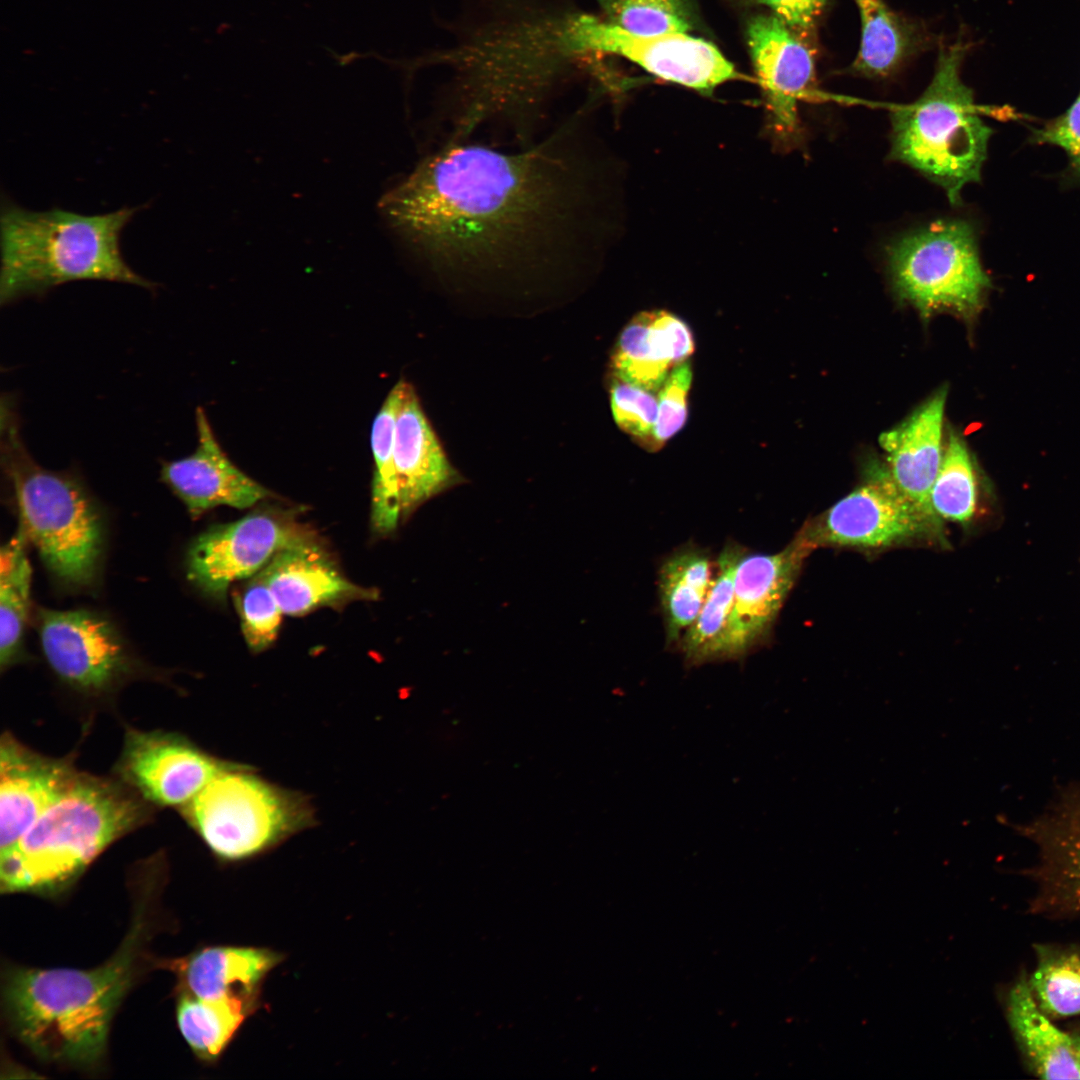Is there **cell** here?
Wrapping results in <instances>:
<instances>
[{"mask_svg": "<svg viewBox=\"0 0 1080 1080\" xmlns=\"http://www.w3.org/2000/svg\"><path fill=\"white\" fill-rule=\"evenodd\" d=\"M609 398L612 416L618 428L642 448L655 452L654 427L658 413V398L655 392L612 374Z\"/></svg>", "mask_w": 1080, "mask_h": 1080, "instance_id": "obj_36", "label": "cell"}, {"mask_svg": "<svg viewBox=\"0 0 1080 1080\" xmlns=\"http://www.w3.org/2000/svg\"><path fill=\"white\" fill-rule=\"evenodd\" d=\"M816 549L804 526L774 554L746 553L734 578V604L726 633L725 660L739 659L771 631L808 555Z\"/></svg>", "mask_w": 1080, "mask_h": 1080, "instance_id": "obj_15", "label": "cell"}, {"mask_svg": "<svg viewBox=\"0 0 1080 1080\" xmlns=\"http://www.w3.org/2000/svg\"><path fill=\"white\" fill-rule=\"evenodd\" d=\"M234 603L248 648L254 653L269 648L278 636L284 614L261 571L234 594Z\"/></svg>", "mask_w": 1080, "mask_h": 1080, "instance_id": "obj_35", "label": "cell"}, {"mask_svg": "<svg viewBox=\"0 0 1080 1080\" xmlns=\"http://www.w3.org/2000/svg\"><path fill=\"white\" fill-rule=\"evenodd\" d=\"M229 762L177 733L129 728L115 772L153 806L179 809Z\"/></svg>", "mask_w": 1080, "mask_h": 1080, "instance_id": "obj_14", "label": "cell"}, {"mask_svg": "<svg viewBox=\"0 0 1080 1080\" xmlns=\"http://www.w3.org/2000/svg\"><path fill=\"white\" fill-rule=\"evenodd\" d=\"M261 572L284 615L301 616L321 607L378 597L375 589L341 574L319 542L284 549Z\"/></svg>", "mask_w": 1080, "mask_h": 1080, "instance_id": "obj_20", "label": "cell"}, {"mask_svg": "<svg viewBox=\"0 0 1080 1080\" xmlns=\"http://www.w3.org/2000/svg\"><path fill=\"white\" fill-rule=\"evenodd\" d=\"M398 381L377 412L371 430L374 473L371 490V524L380 535L392 533L401 520L398 480L394 461L397 413L406 386Z\"/></svg>", "mask_w": 1080, "mask_h": 1080, "instance_id": "obj_29", "label": "cell"}, {"mask_svg": "<svg viewBox=\"0 0 1080 1080\" xmlns=\"http://www.w3.org/2000/svg\"><path fill=\"white\" fill-rule=\"evenodd\" d=\"M1031 141L1053 144L1067 153L1072 176L1080 180V96L1060 117L1034 129Z\"/></svg>", "mask_w": 1080, "mask_h": 1080, "instance_id": "obj_38", "label": "cell"}, {"mask_svg": "<svg viewBox=\"0 0 1080 1080\" xmlns=\"http://www.w3.org/2000/svg\"><path fill=\"white\" fill-rule=\"evenodd\" d=\"M20 529L0 552V666L4 671L22 654L29 619L32 568Z\"/></svg>", "mask_w": 1080, "mask_h": 1080, "instance_id": "obj_28", "label": "cell"}, {"mask_svg": "<svg viewBox=\"0 0 1080 1080\" xmlns=\"http://www.w3.org/2000/svg\"><path fill=\"white\" fill-rule=\"evenodd\" d=\"M1025 832L1039 845L1040 874L1048 888L1080 911V791L1067 796Z\"/></svg>", "mask_w": 1080, "mask_h": 1080, "instance_id": "obj_24", "label": "cell"}, {"mask_svg": "<svg viewBox=\"0 0 1080 1080\" xmlns=\"http://www.w3.org/2000/svg\"><path fill=\"white\" fill-rule=\"evenodd\" d=\"M137 207L84 215L53 208L32 211L10 200L1 206L0 303L41 297L73 281L98 280L153 290L156 284L124 260L120 237Z\"/></svg>", "mask_w": 1080, "mask_h": 1080, "instance_id": "obj_5", "label": "cell"}, {"mask_svg": "<svg viewBox=\"0 0 1080 1080\" xmlns=\"http://www.w3.org/2000/svg\"><path fill=\"white\" fill-rule=\"evenodd\" d=\"M137 919L119 951L92 969L17 968L4 984L8 1019L41 1058L91 1064L105 1049L112 1016L131 984L143 926Z\"/></svg>", "mask_w": 1080, "mask_h": 1080, "instance_id": "obj_3", "label": "cell"}, {"mask_svg": "<svg viewBox=\"0 0 1080 1080\" xmlns=\"http://www.w3.org/2000/svg\"><path fill=\"white\" fill-rule=\"evenodd\" d=\"M963 56L961 44L941 49L925 92L891 112L890 157L940 185L952 204L965 184L979 181L992 133L961 80Z\"/></svg>", "mask_w": 1080, "mask_h": 1080, "instance_id": "obj_7", "label": "cell"}, {"mask_svg": "<svg viewBox=\"0 0 1080 1080\" xmlns=\"http://www.w3.org/2000/svg\"><path fill=\"white\" fill-rule=\"evenodd\" d=\"M292 512L263 507L208 528L187 549V579L206 595L223 599L231 584L258 574L284 549L319 542Z\"/></svg>", "mask_w": 1080, "mask_h": 1080, "instance_id": "obj_10", "label": "cell"}, {"mask_svg": "<svg viewBox=\"0 0 1080 1080\" xmlns=\"http://www.w3.org/2000/svg\"><path fill=\"white\" fill-rule=\"evenodd\" d=\"M929 504L941 521L969 525L979 514L976 468L965 443L952 431L930 491Z\"/></svg>", "mask_w": 1080, "mask_h": 1080, "instance_id": "obj_31", "label": "cell"}, {"mask_svg": "<svg viewBox=\"0 0 1080 1080\" xmlns=\"http://www.w3.org/2000/svg\"><path fill=\"white\" fill-rule=\"evenodd\" d=\"M1029 985L1039 1008L1047 1016L1080 1014V954L1074 951L1044 954Z\"/></svg>", "mask_w": 1080, "mask_h": 1080, "instance_id": "obj_34", "label": "cell"}, {"mask_svg": "<svg viewBox=\"0 0 1080 1080\" xmlns=\"http://www.w3.org/2000/svg\"><path fill=\"white\" fill-rule=\"evenodd\" d=\"M197 445L182 458L165 461L160 478L193 518L218 507L246 509L273 492L239 469L222 449L202 407L195 411Z\"/></svg>", "mask_w": 1080, "mask_h": 1080, "instance_id": "obj_17", "label": "cell"}, {"mask_svg": "<svg viewBox=\"0 0 1080 1080\" xmlns=\"http://www.w3.org/2000/svg\"><path fill=\"white\" fill-rule=\"evenodd\" d=\"M651 311H642L624 326L611 355L612 374L657 393L671 369L650 325Z\"/></svg>", "mask_w": 1080, "mask_h": 1080, "instance_id": "obj_32", "label": "cell"}, {"mask_svg": "<svg viewBox=\"0 0 1080 1080\" xmlns=\"http://www.w3.org/2000/svg\"><path fill=\"white\" fill-rule=\"evenodd\" d=\"M36 627L50 669L81 696H110L137 673L139 664L116 626L97 612L38 608Z\"/></svg>", "mask_w": 1080, "mask_h": 1080, "instance_id": "obj_12", "label": "cell"}, {"mask_svg": "<svg viewBox=\"0 0 1080 1080\" xmlns=\"http://www.w3.org/2000/svg\"><path fill=\"white\" fill-rule=\"evenodd\" d=\"M527 8L486 21L444 56L456 70L449 140H468L477 128L497 122L520 147L535 141L551 96L568 76V62L584 55L571 12Z\"/></svg>", "mask_w": 1080, "mask_h": 1080, "instance_id": "obj_2", "label": "cell"}, {"mask_svg": "<svg viewBox=\"0 0 1080 1080\" xmlns=\"http://www.w3.org/2000/svg\"><path fill=\"white\" fill-rule=\"evenodd\" d=\"M804 527L820 546L882 549L912 541L945 544L942 521L905 497L886 467H872L860 486Z\"/></svg>", "mask_w": 1080, "mask_h": 1080, "instance_id": "obj_11", "label": "cell"}, {"mask_svg": "<svg viewBox=\"0 0 1080 1080\" xmlns=\"http://www.w3.org/2000/svg\"><path fill=\"white\" fill-rule=\"evenodd\" d=\"M179 811L209 850L227 862L259 856L317 824L304 793L231 761Z\"/></svg>", "mask_w": 1080, "mask_h": 1080, "instance_id": "obj_8", "label": "cell"}, {"mask_svg": "<svg viewBox=\"0 0 1080 1080\" xmlns=\"http://www.w3.org/2000/svg\"><path fill=\"white\" fill-rule=\"evenodd\" d=\"M746 36L770 128L785 144L798 142L797 104L814 82L813 54L804 39L773 14L751 18Z\"/></svg>", "mask_w": 1080, "mask_h": 1080, "instance_id": "obj_16", "label": "cell"}, {"mask_svg": "<svg viewBox=\"0 0 1080 1080\" xmlns=\"http://www.w3.org/2000/svg\"><path fill=\"white\" fill-rule=\"evenodd\" d=\"M711 583L709 555L695 545H685L663 561L658 573V594L667 646L678 644L694 622Z\"/></svg>", "mask_w": 1080, "mask_h": 1080, "instance_id": "obj_25", "label": "cell"}, {"mask_svg": "<svg viewBox=\"0 0 1080 1080\" xmlns=\"http://www.w3.org/2000/svg\"><path fill=\"white\" fill-rule=\"evenodd\" d=\"M152 816L153 805L119 778L78 771L30 828L1 850V891L56 894Z\"/></svg>", "mask_w": 1080, "mask_h": 1080, "instance_id": "obj_4", "label": "cell"}, {"mask_svg": "<svg viewBox=\"0 0 1080 1080\" xmlns=\"http://www.w3.org/2000/svg\"><path fill=\"white\" fill-rule=\"evenodd\" d=\"M590 172L576 119L515 152L448 140L389 190L379 208L438 275L553 278L583 256Z\"/></svg>", "mask_w": 1080, "mask_h": 1080, "instance_id": "obj_1", "label": "cell"}, {"mask_svg": "<svg viewBox=\"0 0 1080 1080\" xmlns=\"http://www.w3.org/2000/svg\"><path fill=\"white\" fill-rule=\"evenodd\" d=\"M1 466L19 512V528L61 584H95L105 545L100 506L80 477L35 461L20 433L15 403L1 404Z\"/></svg>", "mask_w": 1080, "mask_h": 1080, "instance_id": "obj_6", "label": "cell"}, {"mask_svg": "<svg viewBox=\"0 0 1080 1080\" xmlns=\"http://www.w3.org/2000/svg\"><path fill=\"white\" fill-rule=\"evenodd\" d=\"M946 396L947 389L943 387L879 438L887 456L886 468L896 487L919 508L934 516L929 495L944 456L942 436Z\"/></svg>", "mask_w": 1080, "mask_h": 1080, "instance_id": "obj_21", "label": "cell"}, {"mask_svg": "<svg viewBox=\"0 0 1080 1080\" xmlns=\"http://www.w3.org/2000/svg\"><path fill=\"white\" fill-rule=\"evenodd\" d=\"M394 461L402 520L462 481L408 382L396 418Z\"/></svg>", "mask_w": 1080, "mask_h": 1080, "instance_id": "obj_19", "label": "cell"}, {"mask_svg": "<svg viewBox=\"0 0 1080 1080\" xmlns=\"http://www.w3.org/2000/svg\"><path fill=\"white\" fill-rule=\"evenodd\" d=\"M280 955L250 947H207L173 965L187 994L206 1000L227 997L258 999L266 974Z\"/></svg>", "mask_w": 1080, "mask_h": 1080, "instance_id": "obj_22", "label": "cell"}, {"mask_svg": "<svg viewBox=\"0 0 1080 1080\" xmlns=\"http://www.w3.org/2000/svg\"><path fill=\"white\" fill-rule=\"evenodd\" d=\"M746 553L745 548L735 543L725 545L721 551L717 574L701 610L678 643L688 667L725 660L726 633L734 604V578L738 563Z\"/></svg>", "mask_w": 1080, "mask_h": 1080, "instance_id": "obj_26", "label": "cell"}, {"mask_svg": "<svg viewBox=\"0 0 1080 1080\" xmlns=\"http://www.w3.org/2000/svg\"><path fill=\"white\" fill-rule=\"evenodd\" d=\"M606 21L637 34L686 33L696 25L694 0H596Z\"/></svg>", "mask_w": 1080, "mask_h": 1080, "instance_id": "obj_33", "label": "cell"}, {"mask_svg": "<svg viewBox=\"0 0 1080 1080\" xmlns=\"http://www.w3.org/2000/svg\"><path fill=\"white\" fill-rule=\"evenodd\" d=\"M854 2L861 19V41L850 69L867 77L888 76L917 48L918 31L884 0Z\"/></svg>", "mask_w": 1080, "mask_h": 1080, "instance_id": "obj_27", "label": "cell"}, {"mask_svg": "<svg viewBox=\"0 0 1080 1080\" xmlns=\"http://www.w3.org/2000/svg\"><path fill=\"white\" fill-rule=\"evenodd\" d=\"M768 7L774 16L800 36L814 27L829 0H744Z\"/></svg>", "mask_w": 1080, "mask_h": 1080, "instance_id": "obj_39", "label": "cell"}, {"mask_svg": "<svg viewBox=\"0 0 1080 1080\" xmlns=\"http://www.w3.org/2000/svg\"><path fill=\"white\" fill-rule=\"evenodd\" d=\"M257 1001L244 997L206 1000L185 993L176 1010L179 1030L198 1057L215 1060L255 1010Z\"/></svg>", "mask_w": 1080, "mask_h": 1080, "instance_id": "obj_30", "label": "cell"}, {"mask_svg": "<svg viewBox=\"0 0 1080 1080\" xmlns=\"http://www.w3.org/2000/svg\"><path fill=\"white\" fill-rule=\"evenodd\" d=\"M1007 1010L1016 1040L1040 1078L1080 1079V1039L1048 1019L1025 977L1010 990Z\"/></svg>", "mask_w": 1080, "mask_h": 1080, "instance_id": "obj_23", "label": "cell"}, {"mask_svg": "<svg viewBox=\"0 0 1080 1080\" xmlns=\"http://www.w3.org/2000/svg\"><path fill=\"white\" fill-rule=\"evenodd\" d=\"M693 370L690 361L674 366L657 392L658 413L654 427L655 452L685 426Z\"/></svg>", "mask_w": 1080, "mask_h": 1080, "instance_id": "obj_37", "label": "cell"}, {"mask_svg": "<svg viewBox=\"0 0 1080 1080\" xmlns=\"http://www.w3.org/2000/svg\"><path fill=\"white\" fill-rule=\"evenodd\" d=\"M887 256L898 295L924 316L951 312L971 317L990 287L967 221H935L896 241Z\"/></svg>", "mask_w": 1080, "mask_h": 1080, "instance_id": "obj_9", "label": "cell"}, {"mask_svg": "<svg viewBox=\"0 0 1080 1080\" xmlns=\"http://www.w3.org/2000/svg\"><path fill=\"white\" fill-rule=\"evenodd\" d=\"M78 770L71 759L32 750L11 733L0 741V850L15 843L63 793Z\"/></svg>", "mask_w": 1080, "mask_h": 1080, "instance_id": "obj_18", "label": "cell"}, {"mask_svg": "<svg viewBox=\"0 0 1080 1080\" xmlns=\"http://www.w3.org/2000/svg\"><path fill=\"white\" fill-rule=\"evenodd\" d=\"M580 49L628 59L654 76L711 95L719 85L749 77L712 43L687 33L637 34L585 13L575 17Z\"/></svg>", "mask_w": 1080, "mask_h": 1080, "instance_id": "obj_13", "label": "cell"}]
</instances>
